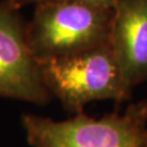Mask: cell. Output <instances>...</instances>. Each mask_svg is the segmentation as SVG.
<instances>
[{"label":"cell","mask_w":147,"mask_h":147,"mask_svg":"<svg viewBox=\"0 0 147 147\" xmlns=\"http://www.w3.org/2000/svg\"><path fill=\"white\" fill-rule=\"evenodd\" d=\"M44 86L74 116L84 113L87 104L130 98L109 42L64 57L37 60Z\"/></svg>","instance_id":"cell-1"},{"label":"cell","mask_w":147,"mask_h":147,"mask_svg":"<svg viewBox=\"0 0 147 147\" xmlns=\"http://www.w3.org/2000/svg\"><path fill=\"white\" fill-rule=\"evenodd\" d=\"M34 6L25 33L36 61L83 52L108 42L112 8L75 0H43Z\"/></svg>","instance_id":"cell-2"},{"label":"cell","mask_w":147,"mask_h":147,"mask_svg":"<svg viewBox=\"0 0 147 147\" xmlns=\"http://www.w3.org/2000/svg\"><path fill=\"white\" fill-rule=\"evenodd\" d=\"M21 125L31 147H147V98L100 119L81 113L58 121L23 114Z\"/></svg>","instance_id":"cell-3"},{"label":"cell","mask_w":147,"mask_h":147,"mask_svg":"<svg viewBox=\"0 0 147 147\" xmlns=\"http://www.w3.org/2000/svg\"><path fill=\"white\" fill-rule=\"evenodd\" d=\"M25 27L20 9L9 0L0 1V98L46 105L52 96L41 80Z\"/></svg>","instance_id":"cell-4"},{"label":"cell","mask_w":147,"mask_h":147,"mask_svg":"<svg viewBox=\"0 0 147 147\" xmlns=\"http://www.w3.org/2000/svg\"><path fill=\"white\" fill-rule=\"evenodd\" d=\"M108 42L132 94L147 79V0H114Z\"/></svg>","instance_id":"cell-5"},{"label":"cell","mask_w":147,"mask_h":147,"mask_svg":"<svg viewBox=\"0 0 147 147\" xmlns=\"http://www.w3.org/2000/svg\"><path fill=\"white\" fill-rule=\"evenodd\" d=\"M75 1H80V2L88 3V4L99 6V7L112 8V5H113L114 0H75Z\"/></svg>","instance_id":"cell-6"},{"label":"cell","mask_w":147,"mask_h":147,"mask_svg":"<svg viewBox=\"0 0 147 147\" xmlns=\"http://www.w3.org/2000/svg\"><path fill=\"white\" fill-rule=\"evenodd\" d=\"M9 1L13 3V4L18 9H21V8L24 7V6H27V5H30V4L36 5V3L40 2V1H43V0H9Z\"/></svg>","instance_id":"cell-7"}]
</instances>
